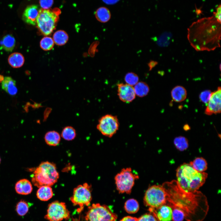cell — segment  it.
<instances>
[{
	"label": "cell",
	"mask_w": 221,
	"mask_h": 221,
	"mask_svg": "<svg viewBox=\"0 0 221 221\" xmlns=\"http://www.w3.org/2000/svg\"><path fill=\"white\" fill-rule=\"evenodd\" d=\"M166 194L167 201L172 207L184 212L187 221H202L206 216L209 206L206 196L201 192H191L182 189L176 180L165 182L162 185Z\"/></svg>",
	"instance_id": "1"
},
{
	"label": "cell",
	"mask_w": 221,
	"mask_h": 221,
	"mask_svg": "<svg viewBox=\"0 0 221 221\" xmlns=\"http://www.w3.org/2000/svg\"><path fill=\"white\" fill-rule=\"evenodd\" d=\"M221 23L215 17L195 22L188 29L187 38L197 51H213L220 47Z\"/></svg>",
	"instance_id": "2"
},
{
	"label": "cell",
	"mask_w": 221,
	"mask_h": 221,
	"mask_svg": "<svg viewBox=\"0 0 221 221\" xmlns=\"http://www.w3.org/2000/svg\"><path fill=\"white\" fill-rule=\"evenodd\" d=\"M176 176L179 186L186 192H192L204 184L207 174L197 171L189 164L184 163L177 169Z\"/></svg>",
	"instance_id": "3"
},
{
	"label": "cell",
	"mask_w": 221,
	"mask_h": 221,
	"mask_svg": "<svg viewBox=\"0 0 221 221\" xmlns=\"http://www.w3.org/2000/svg\"><path fill=\"white\" fill-rule=\"evenodd\" d=\"M33 170L32 181L38 188L45 185L51 186L57 182L59 177L56 165L53 162H42Z\"/></svg>",
	"instance_id": "4"
},
{
	"label": "cell",
	"mask_w": 221,
	"mask_h": 221,
	"mask_svg": "<svg viewBox=\"0 0 221 221\" xmlns=\"http://www.w3.org/2000/svg\"><path fill=\"white\" fill-rule=\"evenodd\" d=\"M61 13L57 8L40 9L36 24L41 32L45 35L50 34L55 29Z\"/></svg>",
	"instance_id": "5"
},
{
	"label": "cell",
	"mask_w": 221,
	"mask_h": 221,
	"mask_svg": "<svg viewBox=\"0 0 221 221\" xmlns=\"http://www.w3.org/2000/svg\"><path fill=\"white\" fill-rule=\"evenodd\" d=\"M139 178L138 174L134 173L131 168H124L114 177L116 189L120 193L130 194L135 180Z\"/></svg>",
	"instance_id": "6"
},
{
	"label": "cell",
	"mask_w": 221,
	"mask_h": 221,
	"mask_svg": "<svg viewBox=\"0 0 221 221\" xmlns=\"http://www.w3.org/2000/svg\"><path fill=\"white\" fill-rule=\"evenodd\" d=\"M117 218L109 207L99 203L88 206L85 217L87 221H115Z\"/></svg>",
	"instance_id": "7"
},
{
	"label": "cell",
	"mask_w": 221,
	"mask_h": 221,
	"mask_svg": "<svg viewBox=\"0 0 221 221\" xmlns=\"http://www.w3.org/2000/svg\"><path fill=\"white\" fill-rule=\"evenodd\" d=\"M143 201L145 205L151 208H156L165 204L166 194L162 185H154L149 187Z\"/></svg>",
	"instance_id": "8"
},
{
	"label": "cell",
	"mask_w": 221,
	"mask_h": 221,
	"mask_svg": "<svg viewBox=\"0 0 221 221\" xmlns=\"http://www.w3.org/2000/svg\"><path fill=\"white\" fill-rule=\"evenodd\" d=\"M91 187L87 183L78 185L73 189L70 200L74 206H79L77 211L80 212L84 206H89L92 200Z\"/></svg>",
	"instance_id": "9"
},
{
	"label": "cell",
	"mask_w": 221,
	"mask_h": 221,
	"mask_svg": "<svg viewBox=\"0 0 221 221\" xmlns=\"http://www.w3.org/2000/svg\"><path fill=\"white\" fill-rule=\"evenodd\" d=\"M70 217V212L65 203L55 201L50 203L44 218L48 221H62Z\"/></svg>",
	"instance_id": "10"
},
{
	"label": "cell",
	"mask_w": 221,
	"mask_h": 221,
	"mask_svg": "<svg viewBox=\"0 0 221 221\" xmlns=\"http://www.w3.org/2000/svg\"><path fill=\"white\" fill-rule=\"evenodd\" d=\"M119 126V121L116 116L107 114L99 118L97 128L103 135L111 138L118 130Z\"/></svg>",
	"instance_id": "11"
},
{
	"label": "cell",
	"mask_w": 221,
	"mask_h": 221,
	"mask_svg": "<svg viewBox=\"0 0 221 221\" xmlns=\"http://www.w3.org/2000/svg\"><path fill=\"white\" fill-rule=\"evenodd\" d=\"M221 88L218 87L217 90L212 92L211 97L207 103L204 113L207 115L220 113L221 111Z\"/></svg>",
	"instance_id": "12"
},
{
	"label": "cell",
	"mask_w": 221,
	"mask_h": 221,
	"mask_svg": "<svg viewBox=\"0 0 221 221\" xmlns=\"http://www.w3.org/2000/svg\"><path fill=\"white\" fill-rule=\"evenodd\" d=\"M117 91L119 99L124 103L131 102L136 97L134 87L126 83L118 84Z\"/></svg>",
	"instance_id": "13"
},
{
	"label": "cell",
	"mask_w": 221,
	"mask_h": 221,
	"mask_svg": "<svg viewBox=\"0 0 221 221\" xmlns=\"http://www.w3.org/2000/svg\"><path fill=\"white\" fill-rule=\"evenodd\" d=\"M149 210L159 221L172 220V209L169 206L164 204L156 208H149Z\"/></svg>",
	"instance_id": "14"
},
{
	"label": "cell",
	"mask_w": 221,
	"mask_h": 221,
	"mask_svg": "<svg viewBox=\"0 0 221 221\" xmlns=\"http://www.w3.org/2000/svg\"><path fill=\"white\" fill-rule=\"evenodd\" d=\"M39 10L38 6L36 5L28 6L22 15L23 20L29 24L33 25H36Z\"/></svg>",
	"instance_id": "15"
},
{
	"label": "cell",
	"mask_w": 221,
	"mask_h": 221,
	"mask_svg": "<svg viewBox=\"0 0 221 221\" xmlns=\"http://www.w3.org/2000/svg\"><path fill=\"white\" fill-rule=\"evenodd\" d=\"M15 188L17 194L22 195L30 194L33 190L31 183L25 179H21L17 181L15 184Z\"/></svg>",
	"instance_id": "16"
},
{
	"label": "cell",
	"mask_w": 221,
	"mask_h": 221,
	"mask_svg": "<svg viewBox=\"0 0 221 221\" xmlns=\"http://www.w3.org/2000/svg\"><path fill=\"white\" fill-rule=\"evenodd\" d=\"M2 89L11 95H16L17 92L16 82L11 77L6 76L2 81Z\"/></svg>",
	"instance_id": "17"
},
{
	"label": "cell",
	"mask_w": 221,
	"mask_h": 221,
	"mask_svg": "<svg viewBox=\"0 0 221 221\" xmlns=\"http://www.w3.org/2000/svg\"><path fill=\"white\" fill-rule=\"evenodd\" d=\"M171 96L174 101L180 102L186 99L187 96V91L184 87L181 86H176L172 89Z\"/></svg>",
	"instance_id": "18"
},
{
	"label": "cell",
	"mask_w": 221,
	"mask_h": 221,
	"mask_svg": "<svg viewBox=\"0 0 221 221\" xmlns=\"http://www.w3.org/2000/svg\"><path fill=\"white\" fill-rule=\"evenodd\" d=\"M53 193L51 186L43 185L39 188L37 191V197L41 201H48L53 196Z\"/></svg>",
	"instance_id": "19"
},
{
	"label": "cell",
	"mask_w": 221,
	"mask_h": 221,
	"mask_svg": "<svg viewBox=\"0 0 221 221\" xmlns=\"http://www.w3.org/2000/svg\"><path fill=\"white\" fill-rule=\"evenodd\" d=\"M9 64L14 68H19L22 67L25 62L23 56L21 53L15 52L11 54L8 59Z\"/></svg>",
	"instance_id": "20"
},
{
	"label": "cell",
	"mask_w": 221,
	"mask_h": 221,
	"mask_svg": "<svg viewBox=\"0 0 221 221\" xmlns=\"http://www.w3.org/2000/svg\"><path fill=\"white\" fill-rule=\"evenodd\" d=\"M60 136L57 131L54 130L49 131L45 134L44 139L46 143L50 146H56L59 143Z\"/></svg>",
	"instance_id": "21"
},
{
	"label": "cell",
	"mask_w": 221,
	"mask_h": 221,
	"mask_svg": "<svg viewBox=\"0 0 221 221\" xmlns=\"http://www.w3.org/2000/svg\"><path fill=\"white\" fill-rule=\"evenodd\" d=\"M16 44L15 39L12 35L7 34L4 36L2 40L1 45L5 51L12 52L14 49Z\"/></svg>",
	"instance_id": "22"
},
{
	"label": "cell",
	"mask_w": 221,
	"mask_h": 221,
	"mask_svg": "<svg viewBox=\"0 0 221 221\" xmlns=\"http://www.w3.org/2000/svg\"><path fill=\"white\" fill-rule=\"evenodd\" d=\"M95 15L99 22L105 23L108 21L111 17V14L109 9L104 7H100L96 10Z\"/></svg>",
	"instance_id": "23"
},
{
	"label": "cell",
	"mask_w": 221,
	"mask_h": 221,
	"mask_svg": "<svg viewBox=\"0 0 221 221\" xmlns=\"http://www.w3.org/2000/svg\"><path fill=\"white\" fill-rule=\"evenodd\" d=\"M136 95L143 97L147 95L149 91V88L145 83L138 82L134 87Z\"/></svg>",
	"instance_id": "24"
},
{
	"label": "cell",
	"mask_w": 221,
	"mask_h": 221,
	"mask_svg": "<svg viewBox=\"0 0 221 221\" xmlns=\"http://www.w3.org/2000/svg\"><path fill=\"white\" fill-rule=\"evenodd\" d=\"M189 164L196 171L203 172L207 168V163L205 159L202 157H197Z\"/></svg>",
	"instance_id": "25"
},
{
	"label": "cell",
	"mask_w": 221,
	"mask_h": 221,
	"mask_svg": "<svg viewBox=\"0 0 221 221\" xmlns=\"http://www.w3.org/2000/svg\"><path fill=\"white\" fill-rule=\"evenodd\" d=\"M139 207V204L138 201L133 198L127 200L124 204L125 211L129 214L136 213L138 211Z\"/></svg>",
	"instance_id": "26"
},
{
	"label": "cell",
	"mask_w": 221,
	"mask_h": 221,
	"mask_svg": "<svg viewBox=\"0 0 221 221\" xmlns=\"http://www.w3.org/2000/svg\"><path fill=\"white\" fill-rule=\"evenodd\" d=\"M53 39L56 45H61L65 44L67 42L68 40V36L64 31L60 30L54 33Z\"/></svg>",
	"instance_id": "27"
},
{
	"label": "cell",
	"mask_w": 221,
	"mask_h": 221,
	"mask_svg": "<svg viewBox=\"0 0 221 221\" xmlns=\"http://www.w3.org/2000/svg\"><path fill=\"white\" fill-rule=\"evenodd\" d=\"M61 135V137L64 140L71 141L76 137V131L73 127L68 126L63 129Z\"/></svg>",
	"instance_id": "28"
},
{
	"label": "cell",
	"mask_w": 221,
	"mask_h": 221,
	"mask_svg": "<svg viewBox=\"0 0 221 221\" xmlns=\"http://www.w3.org/2000/svg\"><path fill=\"white\" fill-rule=\"evenodd\" d=\"M173 142L177 149L180 151L186 149L188 146V140L184 136H179L176 137Z\"/></svg>",
	"instance_id": "29"
},
{
	"label": "cell",
	"mask_w": 221,
	"mask_h": 221,
	"mask_svg": "<svg viewBox=\"0 0 221 221\" xmlns=\"http://www.w3.org/2000/svg\"><path fill=\"white\" fill-rule=\"evenodd\" d=\"M29 204L25 200H22L19 201L16 206V211L20 216L25 215L28 212L29 209Z\"/></svg>",
	"instance_id": "30"
},
{
	"label": "cell",
	"mask_w": 221,
	"mask_h": 221,
	"mask_svg": "<svg viewBox=\"0 0 221 221\" xmlns=\"http://www.w3.org/2000/svg\"><path fill=\"white\" fill-rule=\"evenodd\" d=\"M40 46L41 48L45 50H50L53 47V40L49 37H44L40 41Z\"/></svg>",
	"instance_id": "31"
},
{
	"label": "cell",
	"mask_w": 221,
	"mask_h": 221,
	"mask_svg": "<svg viewBox=\"0 0 221 221\" xmlns=\"http://www.w3.org/2000/svg\"><path fill=\"white\" fill-rule=\"evenodd\" d=\"M125 80L126 84L133 86L138 82L139 77L134 72H128L125 76Z\"/></svg>",
	"instance_id": "32"
},
{
	"label": "cell",
	"mask_w": 221,
	"mask_h": 221,
	"mask_svg": "<svg viewBox=\"0 0 221 221\" xmlns=\"http://www.w3.org/2000/svg\"><path fill=\"white\" fill-rule=\"evenodd\" d=\"M184 218L183 211L178 208L173 207L172 220L173 221H182Z\"/></svg>",
	"instance_id": "33"
},
{
	"label": "cell",
	"mask_w": 221,
	"mask_h": 221,
	"mask_svg": "<svg viewBox=\"0 0 221 221\" xmlns=\"http://www.w3.org/2000/svg\"><path fill=\"white\" fill-rule=\"evenodd\" d=\"M211 93L212 92L209 90L202 91L199 96L200 100L202 103L207 104L211 97Z\"/></svg>",
	"instance_id": "34"
},
{
	"label": "cell",
	"mask_w": 221,
	"mask_h": 221,
	"mask_svg": "<svg viewBox=\"0 0 221 221\" xmlns=\"http://www.w3.org/2000/svg\"><path fill=\"white\" fill-rule=\"evenodd\" d=\"M165 35L166 34H165L164 33L158 38L157 42V44L159 46H165L167 45L169 43V40L170 38V34H167V33L166 37H165Z\"/></svg>",
	"instance_id": "35"
},
{
	"label": "cell",
	"mask_w": 221,
	"mask_h": 221,
	"mask_svg": "<svg viewBox=\"0 0 221 221\" xmlns=\"http://www.w3.org/2000/svg\"><path fill=\"white\" fill-rule=\"evenodd\" d=\"M138 221H159L151 213L144 214L138 218Z\"/></svg>",
	"instance_id": "36"
},
{
	"label": "cell",
	"mask_w": 221,
	"mask_h": 221,
	"mask_svg": "<svg viewBox=\"0 0 221 221\" xmlns=\"http://www.w3.org/2000/svg\"><path fill=\"white\" fill-rule=\"evenodd\" d=\"M53 0H40L39 3L42 9H49L52 6Z\"/></svg>",
	"instance_id": "37"
},
{
	"label": "cell",
	"mask_w": 221,
	"mask_h": 221,
	"mask_svg": "<svg viewBox=\"0 0 221 221\" xmlns=\"http://www.w3.org/2000/svg\"><path fill=\"white\" fill-rule=\"evenodd\" d=\"M221 5H219L216 8L215 12L214 13V17L219 23H221Z\"/></svg>",
	"instance_id": "38"
},
{
	"label": "cell",
	"mask_w": 221,
	"mask_h": 221,
	"mask_svg": "<svg viewBox=\"0 0 221 221\" xmlns=\"http://www.w3.org/2000/svg\"><path fill=\"white\" fill-rule=\"evenodd\" d=\"M120 221H138V218L128 216L123 217Z\"/></svg>",
	"instance_id": "39"
},
{
	"label": "cell",
	"mask_w": 221,
	"mask_h": 221,
	"mask_svg": "<svg viewBox=\"0 0 221 221\" xmlns=\"http://www.w3.org/2000/svg\"><path fill=\"white\" fill-rule=\"evenodd\" d=\"M106 4L111 5L114 4L118 2L120 0H102Z\"/></svg>",
	"instance_id": "40"
},
{
	"label": "cell",
	"mask_w": 221,
	"mask_h": 221,
	"mask_svg": "<svg viewBox=\"0 0 221 221\" xmlns=\"http://www.w3.org/2000/svg\"><path fill=\"white\" fill-rule=\"evenodd\" d=\"M157 64V62L156 61L151 60L148 64L149 70H151Z\"/></svg>",
	"instance_id": "41"
},
{
	"label": "cell",
	"mask_w": 221,
	"mask_h": 221,
	"mask_svg": "<svg viewBox=\"0 0 221 221\" xmlns=\"http://www.w3.org/2000/svg\"><path fill=\"white\" fill-rule=\"evenodd\" d=\"M184 129L185 130H189L190 127L188 125L186 124L184 125Z\"/></svg>",
	"instance_id": "42"
},
{
	"label": "cell",
	"mask_w": 221,
	"mask_h": 221,
	"mask_svg": "<svg viewBox=\"0 0 221 221\" xmlns=\"http://www.w3.org/2000/svg\"><path fill=\"white\" fill-rule=\"evenodd\" d=\"M1 161V158L0 157V163Z\"/></svg>",
	"instance_id": "43"
}]
</instances>
